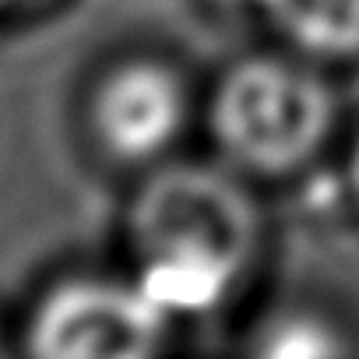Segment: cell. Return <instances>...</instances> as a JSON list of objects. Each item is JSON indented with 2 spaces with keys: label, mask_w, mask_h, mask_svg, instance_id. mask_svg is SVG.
<instances>
[{
  "label": "cell",
  "mask_w": 359,
  "mask_h": 359,
  "mask_svg": "<svg viewBox=\"0 0 359 359\" xmlns=\"http://www.w3.org/2000/svg\"><path fill=\"white\" fill-rule=\"evenodd\" d=\"M338 176H341V198L359 222V123L345 130L338 144Z\"/></svg>",
  "instance_id": "cell-7"
},
{
  "label": "cell",
  "mask_w": 359,
  "mask_h": 359,
  "mask_svg": "<svg viewBox=\"0 0 359 359\" xmlns=\"http://www.w3.org/2000/svg\"><path fill=\"white\" fill-rule=\"evenodd\" d=\"M201 134L250 184H292L345 137L334 71L278 43L236 53L201 88Z\"/></svg>",
  "instance_id": "cell-2"
},
{
  "label": "cell",
  "mask_w": 359,
  "mask_h": 359,
  "mask_svg": "<svg viewBox=\"0 0 359 359\" xmlns=\"http://www.w3.org/2000/svg\"><path fill=\"white\" fill-rule=\"evenodd\" d=\"M127 271L184 327L229 310L257 278L271 226L261 187L215 155H176L141 176L120 215Z\"/></svg>",
  "instance_id": "cell-1"
},
{
  "label": "cell",
  "mask_w": 359,
  "mask_h": 359,
  "mask_svg": "<svg viewBox=\"0 0 359 359\" xmlns=\"http://www.w3.org/2000/svg\"><path fill=\"white\" fill-rule=\"evenodd\" d=\"M264 352H296V355H320V352H345L348 345L338 341L331 324L313 317H285L264 331Z\"/></svg>",
  "instance_id": "cell-6"
},
{
  "label": "cell",
  "mask_w": 359,
  "mask_h": 359,
  "mask_svg": "<svg viewBox=\"0 0 359 359\" xmlns=\"http://www.w3.org/2000/svg\"><path fill=\"white\" fill-rule=\"evenodd\" d=\"M250 18L268 43L296 50L331 71L359 64V0H219Z\"/></svg>",
  "instance_id": "cell-5"
},
{
  "label": "cell",
  "mask_w": 359,
  "mask_h": 359,
  "mask_svg": "<svg viewBox=\"0 0 359 359\" xmlns=\"http://www.w3.org/2000/svg\"><path fill=\"white\" fill-rule=\"evenodd\" d=\"M81 123L106 165L141 176L184 155L187 137L201 130V88L176 57L127 50L92 74Z\"/></svg>",
  "instance_id": "cell-3"
},
{
  "label": "cell",
  "mask_w": 359,
  "mask_h": 359,
  "mask_svg": "<svg viewBox=\"0 0 359 359\" xmlns=\"http://www.w3.org/2000/svg\"><path fill=\"white\" fill-rule=\"evenodd\" d=\"M46 4H53V0H0V15H22V11H36Z\"/></svg>",
  "instance_id": "cell-8"
},
{
  "label": "cell",
  "mask_w": 359,
  "mask_h": 359,
  "mask_svg": "<svg viewBox=\"0 0 359 359\" xmlns=\"http://www.w3.org/2000/svg\"><path fill=\"white\" fill-rule=\"evenodd\" d=\"M180 324L120 271H71L32 303L22 345L43 359H151L162 355Z\"/></svg>",
  "instance_id": "cell-4"
}]
</instances>
